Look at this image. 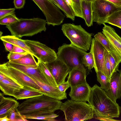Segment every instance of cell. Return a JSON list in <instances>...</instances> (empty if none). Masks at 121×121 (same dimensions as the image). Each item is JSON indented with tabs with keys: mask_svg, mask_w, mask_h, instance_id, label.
I'll return each instance as SVG.
<instances>
[{
	"mask_svg": "<svg viewBox=\"0 0 121 121\" xmlns=\"http://www.w3.org/2000/svg\"><path fill=\"white\" fill-rule=\"evenodd\" d=\"M88 102L96 119L104 117L118 118L120 115L121 107L96 84L91 87Z\"/></svg>",
	"mask_w": 121,
	"mask_h": 121,
	"instance_id": "6da1fadb",
	"label": "cell"
},
{
	"mask_svg": "<svg viewBox=\"0 0 121 121\" xmlns=\"http://www.w3.org/2000/svg\"><path fill=\"white\" fill-rule=\"evenodd\" d=\"M62 103L60 100L42 95L26 99L19 104L17 109L22 117L41 112H54L60 109Z\"/></svg>",
	"mask_w": 121,
	"mask_h": 121,
	"instance_id": "7a4b0ae2",
	"label": "cell"
},
{
	"mask_svg": "<svg viewBox=\"0 0 121 121\" xmlns=\"http://www.w3.org/2000/svg\"><path fill=\"white\" fill-rule=\"evenodd\" d=\"M46 20L40 18H23L6 26L11 35L19 38L24 36H32L42 31H45Z\"/></svg>",
	"mask_w": 121,
	"mask_h": 121,
	"instance_id": "3957f363",
	"label": "cell"
},
{
	"mask_svg": "<svg viewBox=\"0 0 121 121\" xmlns=\"http://www.w3.org/2000/svg\"><path fill=\"white\" fill-rule=\"evenodd\" d=\"M64 112L65 121H83L93 118L91 106L86 102L68 99L62 103L60 108Z\"/></svg>",
	"mask_w": 121,
	"mask_h": 121,
	"instance_id": "277c9868",
	"label": "cell"
},
{
	"mask_svg": "<svg viewBox=\"0 0 121 121\" xmlns=\"http://www.w3.org/2000/svg\"><path fill=\"white\" fill-rule=\"evenodd\" d=\"M61 29L71 44L85 51L89 50L93 34L87 32L80 25L73 24L65 23L62 25Z\"/></svg>",
	"mask_w": 121,
	"mask_h": 121,
	"instance_id": "5b68a950",
	"label": "cell"
},
{
	"mask_svg": "<svg viewBox=\"0 0 121 121\" xmlns=\"http://www.w3.org/2000/svg\"><path fill=\"white\" fill-rule=\"evenodd\" d=\"M87 52L71 44L64 43L58 48L57 58L64 62L69 72L73 69L85 70L82 60Z\"/></svg>",
	"mask_w": 121,
	"mask_h": 121,
	"instance_id": "8992f818",
	"label": "cell"
},
{
	"mask_svg": "<svg viewBox=\"0 0 121 121\" xmlns=\"http://www.w3.org/2000/svg\"><path fill=\"white\" fill-rule=\"evenodd\" d=\"M42 11L48 25L58 26L63 22L65 15L51 0H32Z\"/></svg>",
	"mask_w": 121,
	"mask_h": 121,
	"instance_id": "52a82bcc",
	"label": "cell"
},
{
	"mask_svg": "<svg viewBox=\"0 0 121 121\" xmlns=\"http://www.w3.org/2000/svg\"><path fill=\"white\" fill-rule=\"evenodd\" d=\"M0 72L11 81L24 87L32 88L38 91L41 90L40 87L31 78L5 63L0 65Z\"/></svg>",
	"mask_w": 121,
	"mask_h": 121,
	"instance_id": "ba28073f",
	"label": "cell"
},
{
	"mask_svg": "<svg viewBox=\"0 0 121 121\" xmlns=\"http://www.w3.org/2000/svg\"><path fill=\"white\" fill-rule=\"evenodd\" d=\"M93 22L103 24L108 17L113 13L121 10V7L106 0H95L92 2Z\"/></svg>",
	"mask_w": 121,
	"mask_h": 121,
	"instance_id": "9c48e42d",
	"label": "cell"
},
{
	"mask_svg": "<svg viewBox=\"0 0 121 121\" xmlns=\"http://www.w3.org/2000/svg\"><path fill=\"white\" fill-rule=\"evenodd\" d=\"M24 41L38 60L46 63L57 58V54L55 51L45 44L34 40Z\"/></svg>",
	"mask_w": 121,
	"mask_h": 121,
	"instance_id": "30bf717a",
	"label": "cell"
},
{
	"mask_svg": "<svg viewBox=\"0 0 121 121\" xmlns=\"http://www.w3.org/2000/svg\"><path fill=\"white\" fill-rule=\"evenodd\" d=\"M90 52L93 55L94 61V68L96 73L100 71L106 75L104 50L105 48L94 38L92 39Z\"/></svg>",
	"mask_w": 121,
	"mask_h": 121,
	"instance_id": "8fae6325",
	"label": "cell"
},
{
	"mask_svg": "<svg viewBox=\"0 0 121 121\" xmlns=\"http://www.w3.org/2000/svg\"><path fill=\"white\" fill-rule=\"evenodd\" d=\"M45 64L57 85L65 81L69 71L64 62L57 58L52 62Z\"/></svg>",
	"mask_w": 121,
	"mask_h": 121,
	"instance_id": "7c38bea8",
	"label": "cell"
},
{
	"mask_svg": "<svg viewBox=\"0 0 121 121\" xmlns=\"http://www.w3.org/2000/svg\"><path fill=\"white\" fill-rule=\"evenodd\" d=\"M5 63L8 65L21 71L30 77H33L40 81L50 85L41 74L38 65H25L11 63L9 61Z\"/></svg>",
	"mask_w": 121,
	"mask_h": 121,
	"instance_id": "4fadbf2b",
	"label": "cell"
},
{
	"mask_svg": "<svg viewBox=\"0 0 121 121\" xmlns=\"http://www.w3.org/2000/svg\"><path fill=\"white\" fill-rule=\"evenodd\" d=\"M69 95L71 99L80 101H88L91 87L87 83L71 87Z\"/></svg>",
	"mask_w": 121,
	"mask_h": 121,
	"instance_id": "5bb4252c",
	"label": "cell"
},
{
	"mask_svg": "<svg viewBox=\"0 0 121 121\" xmlns=\"http://www.w3.org/2000/svg\"><path fill=\"white\" fill-rule=\"evenodd\" d=\"M30 77L40 87L41 90L38 91L43 95L59 100L67 98L65 92H60L57 86L48 84L34 78Z\"/></svg>",
	"mask_w": 121,
	"mask_h": 121,
	"instance_id": "9a60e30c",
	"label": "cell"
},
{
	"mask_svg": "<svg viewBox=\"0 0 121 121\" xmlns=\"http://www.w3.org/2000/svg\"><path fill=\"white\" fill-rule=\"evenodd\" d=\"M106 92L115 101L121 98V76L118 72H115L112 75L110 80L109 89Z\"/></svg>",
	"mask_w": 121,
	"mask_h": 121,
	"instance_id": "2e32d148",
	"label": "cell"
},
{
	"mask_svg": "<svg viewBox=\"0 0 121 121\" xmlns=\"http://www.w3.org/2000/svg\"><path fill=\"white\" fill-rule=\"evenodd\" d=\"M102 33L107 37L115 50L121 56V38L114 29L110 26L104 24Z\"/></svg>",
	"mask_w": 121,
	"mask_h": 121,
	"instance_id": "e0dca14e",
	"label": "cell"
},
{
	"mask_svg": "<svg viewBox=\"0 0 121 121\" xmlns=\"http://www.w3.org/2000/svg\"><path fill=\"white\" fill-rule=\"evenodd\" d=\"M4 94L0 93V118L7 116L11 111L17 108L19 105L15 99L5 97Z\"/></svg>",
	"mask_w": 121,
	"mask_h": 121,
	"instance_id": "ac0fdd59",
	"label": "cell"
},
{
	"mask_svg": "<svg viewBox=\"0 0 121 121\" xmlns=\"http://www.w3.org/2000/svg\"><path fill=\"white\" fill-rule=\"evenodd\" d=\"M94 37L114 57L117 63L119 64L121 62V56L114 49L105 35L99 32L95 35Z\"/></svg>",
	"mask_w": 121,
	"mask_h": 121,
	"instance_id": "d6986e66",
	"label": "cell"
},
{
	"mask_svg": "<svg viewBox=\"0 0 121 121\" xmlns=\"http://www.w3.org/2000/svg\"><path fill=\"white\" fill-rule=\"evenodd\" d=\"M86 78V69L75 68L69 72L67 81L71 87L87 83Z\"/></svg>",
	"mask_w": 121,
	"mask_h": 121,
	"instance_id": "ffe728a7",
	"label": "cell"
},
{
	"mask_svg": "<svg viewBox=\"0 0 121 121\" xmlns=\"http://www.w3.org/2000/svg\"><path fill=\"white\" fill-rule=\"evenodd\" d=\"M22 86L11 80H0V89L5 95L13 96L23 87Z\"/></svg>",
	"mask_w": 121,
	"mask_h": 121,
	"instance_id": "44dd1931",
	"label": "cell"
},
{
	"mask_svg": "<svg viewBox=\"0 0 121 121\" xmlns=\"http://www.w3.org/2000/svg\"><path fill=\"white\" fill-rule=\"evenodd\" d=\"M0 39L2 41H4L9 42L13 45L20 47L35 56L34 54L30 48L27 45L24 40L12 35L1 36Z\"/></svg>",
	"mask_w": 121,
	"mask_h": 121,
	"instance_id": "7402d4cb",
	"label": "cell"
},
{
	"mask_svg": "<svg viewBox=\"0 0 121 121\" xmlns=\"http://www.w3.org/2000/svg\"><path fill=\"white\" fill-rule=\"evenodd\" d=\"M92 4V2L82 1V7L83 19L86 24L88 27L92 26L93 22Z\"/></svg>",
	"mask_w": 121,
	"mask_h": 121,
	"instance_id": "603a6c76",
	"label": "cell"
},
{
	"mask_svg": "<svg viewBox=\"0 0 121 121\" xmlns=\"http://www.w3.org/2000/svg\"><path fill=\"white\" fill-rule=\"evenodd\" d=\"M58 116L54 112H43L26 114L23 117L26 119L52 121H55V118Z\"/></svg>",
	"mask_w": 121,
	"mask_h": 121,
	"instance_id": "cb8c5ba5",
	"label": "cell"
},
{
	"mask_svg": "<svg viewBox=\"0 0 121 121\" xmlns=\"http://www.w3.org/2000/svg\"><path fill=\"white\" fill-rule=\"evenodd\" d=\"M43 95L39 92L32 88L25 87L21 89L14 97L17 100L27 99Z\"/></svg>",
	"mask_w": 121,
	"mask_h": 121,
	"instance_id": "d4e9b609",
	"label": "cell"
},
{
	"mask_svg": "<svg viewBox=\"0 0 121 121\" xmlns=\"http://www.w3.org/2000/svg\"><path fill=\"white\" fill-rule=\"evenodd\" d=\"M37 64L38 68L43 76L48 81L50 85L57 86L58 85L45 63L38 60Z\"/></svg>",
	"mask_w": 121,
	"mask_h": 121,
	"instance_id": "484cf974",
	"label": "cell"
},
{
	"mask_svg": "<svg viewBox=\"0 0 121 121\" xmlns=\"http://www.w3.org/2000/svg\"><path fill=\"white\" fill-rule=\"evenodd\" d=\"M64 13L66 17L74 21L75 16L71 7L65 0H51Z\"/></svg>",
	"mask_w": 121,
	"mask_h": 121,
	"instance_id": "4316f807",
	"label": "cell"
},
{
	"mask_svg": "<svg viewBox=\"0 0 121 121\" xmlns=\"http://www.w3.org/2000/svg\"><path fill=\"white\" fill-rule=\"evenodd\" d=\"M33 56L31 54L29 53L18 59L9 61L11 63L25 65H38L37 62L35 61Z\"/></svg>",
	"mask_w": 121,
	"mask_h": 121,
	"instance_id": "83f0119b",
	"label": "cell"
},
{
	"mask_svg": "<svg viewBox=\"0 0 121 121\" xmlns=\"http://www.w3.org/2000/svg\"><path fill=\"white\" fill-rule=\"evenodd\" d=\"M73 10L75 16L83 19L81 0H65Z\"/></svg>",
	"mask_w": 121,
	"mask_h": 121,
	"instance_id": "f1b7e54d",
	"label": "cell"
},
{
	"mask_svg": "<svg viewBox=\"0 0 121 121\" xmlns=\"http://www.w3.org/2000/svg\"><path fill=\"white\" fill-rule=\"evenodd\" d=\"M96 73L97 81L101 85L100 87L105 91H107L109 89L110 79L100 71H98Z\"/></svg>",
	"mask_w": 121,
	"mask_h": 121,
	"instance_id": "f546056e",
	"label": "cell"
},
{
	"mask_svg": "<svg viewBox=\"0 0 121 121\" xmlns=\"http://www.w3.org/2000/svg\"><path fill=\"white\" fill-rule=\"evenodd\" d=\"M107 23L121 29V10L111 14L105 21Z\"/></svg>",
	"mask_w": 121,
	"mask_h": 121,
	"instance_id": "4dcf8cb0",
	"label": "cell"
},
{
	"mask_svg": "<svg viewBox=\"0 0 121 121\" xmlns=\"http://www.w3.org/2000/svg\"><path fill=\"white\" fill-rule=\"evenodd\" d=\"M82 61V64L85 67H87L89 69L91 70L94 68V60L91 52L86 54L83 57Z\"/></svg>",
	"mask_w": 121,
	"mask_h": 121,
	"instance_id": "1f68e13d",
	"label": "cell"
},
{
	"mask_svg": "<svg viewBox=\"0 0 121 121\" xmlns=\"http://www.w3.org/2000/svg\"><path fill=\"white\" fill-rule=\"evenodd\" d=\"M15 13L9 14L0 19V24L2 25H8L19 21Z\"/></svg>",
	"mask_w": 121,
	"mask_h": 121,
	"instance_id": "d6a6232c",
	"label": "cell"
},
{
	"mask_svg": "<svg viewBox=\"0 0 121 121\" xmlns=\"http://www.w3.org/2000/svg\"><path fill=\"white\" fill-rule=\"evenodd\" d=\"M10 121H28L22 117L19 113L17 108H15L11 111L7 116Z\"/></svg>",
	"mask_w": 121,
	"mask_h": 121,
	"instance_id": "836d02e7",
	"label": "cell"
},
{
	"mask_svg": "<svg viewBox=\"0 0 121 121\" xmlns=\"http://www.w3.org/2000/svg\"><path fill=\"white\" fill-rule=\"evenodd\" d=\"M108 58L110 65L112 76L114 73L118 71L119 64L117 63L114 57L109 53Z\"/></svg>",
	"mask_w": 121,
	"mask_h": 121,
	"instance_id": "e575fe53",
	"label": "cell"
},
{
	"mask_svg": "<svg viewBox=\"0 0 121 121\" xmlns=\"http://www.w3.org/2000/svg\"><path fill=\"white\" fill-rule=\"evenodd\" d=\"M105 67L106 75L110 79L111 77V72L110 63L108 58V52L105 49L104 52Z\"/></svg>",
	"mask_w": 121,
	"mask_h": 121,
	"instance_id": "d590c367",
	"label": "cell"
},
{
	"mask_svg": "<svg viewBox=\"0 0 121 121\" xmlns=\"http://www.w3.org/2000/svg\"><path fill=\"white\" fill-rule=\"evenodd\" d=\"M28 53H17L9 52L7 55V58L9 61L17 60L21 58Z\"/></svg>",
	"mask_w": 121,
	"mask_h": 121,
	"instance_id": "8d00e7d4",
	"label": "cell"
},
{
	"mask_svg": "<svg viewBox=\"0 0 121 121\" xmlns=\"http://www.w3.org/2000/svg\"><path fill=\"white\" fill-rule=\"evenodd\" d=\"M15 8L0 9V19L9 14L15 13Z\"/></svg>",
	"mask_w": 121,
	"mask_h": 121,
	"instance_id": "74e56055",
	"label": "cell"
},
{
	"mask_svg": "<svg viewBox=\"0 0 121 121\" xmlns=\"http://www.w3.org/2000/svg\"><path fill=\"white\" fill-rule=\"evenodd\" d=\"M70 86V85L67 81L60 83L57 86L59 90L62 92H65L66 90Z\"/></svg>",
	"mask_w": 121,
	"mask_h": 121,
	"instance_id": "f35d334b",
	"label": "cell"
},
{
	"mask_svg": "<svg viewBox=\"0 0 121 121\" xmlns=\"http://www.w3.org/2000/svg\"><path fill=\"white\" fill-rule=\"evenodd\" d=\"M25 0H14L13 3L15 8L20 9L23 8L25 3Z\"/></svg>",
	"mask_w": 121,
	"mask_h": 121,
	"instance_id": "ab89813d",
	"label": "cell"
},
{
	"mask_svg": "<svg viewBox=\"0 0 121 121\" xmlns=\"http://www.w3.org/2000/svg\"><path fill=\"white\" fill-rule=\"evenodd\" d=\"M2 42L6 50L9 52H11L13 48V45L5 41H2Z\"/></svg>",
	"mask_w": 121,
	"mask_h": 121,
	"instance_id": "60d3db41",
	"label": "cell"
},
{
	"mask_svg": "<svg viewBox=\"0 0 121 121\" xmlns=\"http://www.w3.org/2000/svg\"><path fill=\"white\" fill-rule=\"evenodd\" d=\"M11 52L17 53H25L28 52L23 49L14 45H13V48Z\"/></svg>",
	"mask_w": 121,
	"mask_h": 121,
	"instance_id": "b9f144b4",
	"label": "cell"
},
{
	"mask_svg": "<svg viewBox=\"0 0 121 121\" xmlns=\"http://www.w3.org/2000/svg\"><path fill=\"white\" fill-rule=\"evenodd\" d=\"M117 6L121 7V0H106Z\"/></svg>",
	"mask_w": 121,
	"mask_h": 121,
	"instance_id": "7bdbcfd3",
	"label": "cell"
},
{
	"mask_svg": "<svg viewBox=\"0 0 121 121\" xmlns=\"http://www.w3.org/2000/svg\"><path fill=\"white\" fill-rule=\"evenodd\" d=\"M97 119L102 121H117L118 120H116L113 119L112 118L109 117H104L99 118Z\"/></svg>",
	"mask_w": 121,
	"mask_h": 121,
	"instance_id": "ee69618b",
	"label": "cell"
},
{
	"mask_svg": "<svg viewBox=\"0 0 121 121\" xmlns=\"http://www.w3.org/2000/svg\"><path fill=\"white\" fill-rule=\"evenodd\" d=\"M0 121H10V119L6 116L4 117L0 118Z\"/></svg>",
	"mask_w": 121,
	"mask_h": 121,
	"instance_id": "f6af8a7d",
	"label": "cell"
},
{
	"mask_svg": "<svg viewBox=\"0 0 121 121\" xmlns=\"http://www.w3.org/2000/svg\"><path fill=\"white\" fill-rule=\"evenodd\" d=\"M95 0H81V1H84L88 2H93Z\"/></svg>",
	"mask_w": 121,
	"mask_h": 121,
	"instance_id": "bcb514c9",
	"label": "cell"
},
{
	"mask_svg": "<svg viewBox=\"0 0 121 121\" xmlns=\"http://www.w3.org/2000/svg\"><path fill=\"white\" fill-rule=\"evenodd\" d=\"M118 72L119 73L121 76V69L120 70H119Z\"/></svg>",
	"mask_w": 121,
	"mask_h": 121,
	"instance_id": "7dc6e473",
	"label": "cell"
}]
</instances>
